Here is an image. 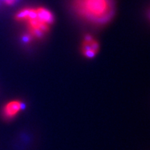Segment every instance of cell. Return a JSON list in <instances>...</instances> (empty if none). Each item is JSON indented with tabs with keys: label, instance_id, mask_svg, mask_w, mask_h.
I'll return each mask as SVG.
<instances>
[{
	"label": "cell",
	"instance_id": "cell-2",
	"mask_svg": "<svg viewBox=\"0 0 150 150\" xmlns=\"http://www.w3.org/2000/svg\"><path fill=\"white\" fill-rule=\"evenodd\" d=\"M72 6L77 16L95 25L105 24L114 13L112 0H73Z\"/></svg>",
	"mask_w": 150,
	"mask_h": 150
},
{
	"label": "cell",
	"instance_id": "cell-4",
	"mask_svg": "<svg viewBox=\"0 0 150 150\" xmlns=\"http://www.w3.org/2000/svg\"><path fill=\"white\" fill-rule=\"evenodd\" d=\"M100 49L98 42L91 35H86L83 40L81 50L83 55L88 58L95 56Z\"/></svg>",
	"mask_w": 150,
	"mask_h": 150
},
{
	"label": "cell",
	"instance_id": "cell-5",
	"mask_svg": "<svg viewBox=\"0 0 150 150\" xmlns=\"http://www.w3.org/2000/svg\"><path fill=\"white\" fill-rule=\"evenodd\" d=\"M4 3H5L6 4H8V5H11V4H13L15 3L16 0H4Z\"/></svg>",
	"mask_w": 150,
	"mask_h": 150
},
{
	"label": "cell",
	"instance_id": "cell-3",
	"mask_svg": "<svg viewBox=\"0 0 150 150\" xmlns=\"http://www.w3.org/2000/svg\"><path fill=\"white\" fill-rule=\"evenodd\" d=\"M24 105L20 100H12L8 102L3 106L1 111L3 118L6 120H11L20 113L23 109Z\"/></svg>",
	"mask_w": 150,
	"mask_h": 150
},
{
	"label": "cell",
	"instance_id": "cell-1",
	"mask_svg": "<svg viewBox=\"0 0 150 150\" xmlns=\"http://www.w3.org/2000/svg\"><path fill=\"white\" fill-rule=\"evenodd\" d=\"M15 19L25 23L28 33L24 41L29 42L33 39L41 38L45 35L54 21V16L49 9L44 7H28L20 9Z\"/></svg>",
	"mask_w": 150,
	"mask_h": 150
}]
</instances>
